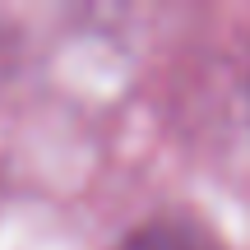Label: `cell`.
Returning <instances> with one entry per match:
<instances>
[{
    "instance_id": "cell-1",
    "label": "cell",
    "mask_w": 250,
    "mask_h": 250,
    "mask_svg": "<svg viewBox=\"0 0 250 250\" xmlns=\"http://www.w3.org/2000/svg\"><path fill=\"white\" fill-rule=\"evenodd\" d=\"M116 250H223L213 232H204L199 223H186V218H162V223H148L139 232H130Z\"/></svg>"
}]
</instances>
